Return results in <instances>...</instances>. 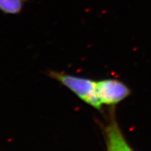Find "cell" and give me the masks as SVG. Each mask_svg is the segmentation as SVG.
<instances>
[{"instance_id":"obj_1","label":"cell","mask_w":151,"mask_h":151,"mask_svg":"<svg viewBox=\"0 0 151 151\" xmlns=\"http://www.w3.org/2000/svg\"><path fill=\"white\" fill-rule=\"evenodd\" d=\"M48 75L70 90L87 104L102 111L103 105L97 92V81L55 71H49Z\"/></svg>"},{"instance_id":"obj_4","label":"cell","mask_w":151,"mask_h":151,"mask_svg":"<svg viewBox=\"0 0 151 151\" xmlns=\"http://www.w3.org/2000/svg\"><path fill=\"white\" fill-rule=\"evenodd\" d=\"M29 0H0V11L6 14H18Z\"/></svg>"},{"instance_id":"obj_2","label":"cell","mask_w":151,"mask_h":151,"mask_svg":"<svg viewBox=\"0 0 151 151\" xmlns=\"http://www.w3.org/2000/svg\"><path fill=\"white\" fill-rule=\"evenodd\" d=\"M97 92L102 105L116 106L129 97L131 90L120 81L106 78L97 81Z\"/></svg>"},{"instance_id":"obj_3","label":"cell","mask_w":151,"mask_h":151,"mask_svg":"<svg viewBox=\"0 0 151 151\" xmlns=\"http://www.w3.org/2000/svg\"><path fill=\"white\" fill-rule=\"evenodd\" d=\"M103 130L106 145L112 146L116 151H134L128 143L117 121L115 106H111L109 109Z\"/></svg>"},{"instance_id":"obj_5","label":"cell","mask_w":151,"mask_h":151,"mask_svg":"<svg viewBox=\"0 0 151 151\" xmlns=\"http://www.w3.org/2000/svg\"><path fill=\"white\" fill-rule=\"evenodd\" d=\"M106 151H116V149L113 148L112 146H109V145H106Z\"/></svg>"}]
</instances>
